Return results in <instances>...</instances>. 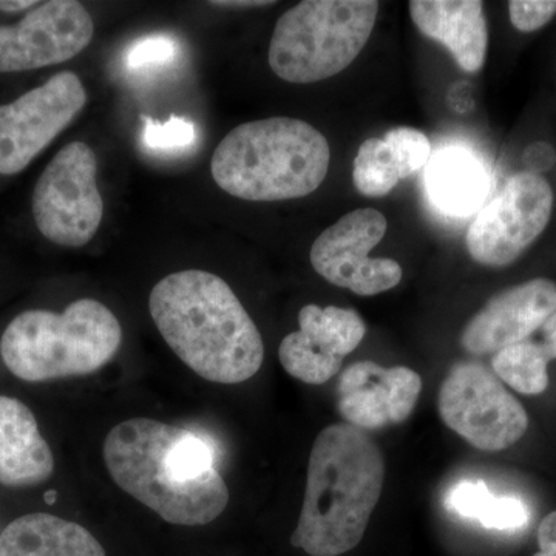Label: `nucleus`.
<instances>
[{"instance_id":"nucleus-1","label":"nucleus","mask_w":556,"mask_h":556,"mask_svg":"<svg viewBox=\"0 0 556 556\" xmlns=\"http://www.w3.org/2000/svg\"><path fill=\"white\" fill-rule=\"evenodd\" d=\"M105 467L121 490L175 526H206L229 504L203 439L148 417L124 420L104 441Z\"/></svg>"},{"instance_id":"nucleus-2","label":"nucleus","mask_w":556,"mask_h":556,"mask_svg":"<svg viewBox=\"0 0 556 556\" xmlns=\"http://www.w3.org/2000/svg\"><path fill=\"white\" fill-rule=\"evenodd\" d=\"M149 309L167 345L200 378L233 386L262 368V334L222 277L201 269L170 274L153 287Z\"/></svg>"},{"instance_id":"nucleus-3","label":"nucleus","mask_w":556,"mask_h":556,"mask_svg":"<svg viewBox=\"0 0 556 556\" xmlns=\"http://www.w3.org/2000/svg\"><path fill=\"white\" fill-rule=\"evenodd\" d=\"M386 463L361 428L334 424L311 450L305 500L291 544L311 556H340L361 544L382 496Z\"/></svg>"},{"instance_id":"nucleus-4","label":"nucleus","mask_w":556,"mask_h":556,"mask_svg":"<svg viewBox=\"0 0 556 556\" xmlns=\"http://www.w3.org/2000/svg\"><path fill=\"white\" fill-rule=\"evenodd\" d=\"M331 163L328 139L306 121L276 116L230 130L211 160L218 188L247 201L303 199L320 188Z\"/></svg>"},{"instance_id":"nucleus-5","label":"nucleus","mask_w":556,"mask_h":556,"mask_svg":"<svg viewBox=\"0 0 556 556\" xmlns=\"http://www.w3.org/2000/svg\"><path fill=\"white\" fill-rule=\"evenodd\" d=\"M123 342L115 314L93 299L70 303L64 313L20 314L0 339V356L27 382L87 376L112 361Z\"/></svg>"},{"instance_id":"nucleus-6","label":"nucleus","mask_w":556,"mask_h":556,"mask_svg":"<svg viewBox=\"0 0 556 556\" xmlns=\"http://www.w3.org/2000/svg\"><path fill=\"white\" fill-rule=\"evenodd\" d=\"M375 0H305L281 14L270 38L269 67L291 84L332 78L350 67L371 38Z\"/></svg>"},{"instance_id":"nucleus-7","label":"nucleus","mask_w":556,"mask_h":556,"mask_svg":"<svg viewBox=\"0 0 556 556\" xmlns=\"http://www.w3.org/2000/svg\"><path fill=\"white\" fill-rule=\"evenodd\" d=\"M97 174V155L80 141L64 146L40 174L33 192V217L51 243L83 248L97 236L104 215Z\"/></svg>"},{"instance_id":"nucleus-8","label":"nucleus","mask_w":556,"mask_h":556,"mask_svg":"<svg viewBox=\"0 0 556 556\" xmlns=\"http://www.w3.org/2000/svg\"><path fill=\"white\" fill-rule=\"evenodd\" d=\"M450 430L484 452L510 448L525 437L529 416L496 375L473 362L450 369L438 399Z\"/></svg>"},{"instance_id":"nucleus-9","label":"nucleus","mask_w":556,"mask_h":556,"mask_svg":"<svg viewBox=\"0 0 556 556\" xmlns=\"http://www.w3.org/2000/svg\"><path fill=\"white\" fill-rule=\"evenodd\" d=\"M552 211L554 190L547 179L535 172L514 175L468 228V254L492 268L511 265L547 228Z\"/></svg>"},{"instance_id":"nucleus-10","label":"nucleus","mask_w":556,"mask_h":556,"mask_svg":"<svg viewBox=\"0 0 556 556\" xmlns=\"http://www.w3.org/2000/svg\"><path fill=\"white\" fill-rule=\"evenodd\" d=\"M387 229L386 215L376 208L350 212L314 241L311 265L329 283L364 298L390 291L401 283V265L396 260L368 257Z\"/></svg>"},{"instance_id":"nucleus-11","label":"nucleus","mask_w":556,"mask_h":556,"mask_svg":"<svg viewBox=\"0 0 556 556\" xmlns=\"http://www.w3.org/2000/svg\"><path fill=\"white\" fill-rule=\"evenodd\" d=\"M87 91L73 72H61L11 104L0 105V175L27 169L86 108Z\"/></svg>"},{"instance_id":"nucleus-12","label":"nucleus","mask_w":556,"mask_h":556,"mask_svg":"<svg viewBox=\"0 0 556 556\" xmlns=\"http://www.w3.org/2000/svg\"><path fill=\"white\" fill-rule=\"evenodd\" d=\"M94 35L89 11L76 0L38 3L14 25L0 27V73L62 64L86 50Z\"/></svg>"},{"instance_id":"nucleus-13","label":"nucleus","mask_w":556,"mask_h":556,"mask_svg":"<svg viewBox=\"0 0 556 556\" xmlns=\"http://www.w3.org/2000/svg\"><path fill=\"white\" fill-rule=\"evenodd\" d=\"M299 325V331L281 340L278 358L289 376L309 386H321L334 378L343 358L367 334L364 318L354 309L339 306H303Z\"/></svg>"},{"instance_id":"nucleus-14","label":"nucleus","mask_w":556,"mask_h":556,"mask_svg":"<svg viewBox=\"0 0 556 556\" xmlns=\"http://www.w3.org/2000/svg\"><path fill=\"white\" fill-rule=\"evenodd\" d=\"M420 391L422 379L413 369L356 362L340 376L339 412L350 426L378 430L407 420Z\"/></svg>"},{"instance_id":"nucleus-15","label":"nucleus","mask_w":556,"mask_h":556,"mask_svg":"<svg viewBox=\"0 0 556 556\" xmlns=\"http://www.w3.org/2000/svg\"><path fill=\"white\" fill-rule=\"evenodd\" d=\"M555 311L556 283L533 278L490 299L464 328L460 345L477 356L500 353L529 339Z\"/></svg>"},{"instance_id":"nucleus-16","label":"nucleus","mask_w":556,"mask_h":556,"mask_svg":"<svg viewBox=\"0 0 556 556\" xmlns=\"http://www.w3.org/2000/svg\"><path fill=\"white\" fill-rule=\"evenodd\" d=\"M409 16L417 30L450 51L464 72L484 65L489 28L484 5L478 0H412Z\"/></svg>"},{"instance_id":"nucleus-17","label":"nucleus","mask_w":556,"mask_h":556,"mask_svg":"<svg viewBox=\"0 0 556 556\" xmlns=\"http://www.w3.org/2000/svg\"><path fill=\"white\" fill-rule=\"evenodd\" d=\"M54 457L31 409L0 396V484L31 486L53 475Z\"/></svg>"},{"instance_id":"nucleus-18","label":"nucleus","mask_w":556,"mask_h":556,"mask_svg":"<svg viewBox=\"0 0 556 556\" xmlns=\"http://www.w3.org/2000/svg\"><path fill=\"white\" fill-rule=\"evenodd\" d=\"M426 186L431 203L450 215L466 218L482 208L490 192L489 170L466 149L441 150L427 164Z\"/></svg>"},{"instance_id":"nucleus-19","label":"nucleus","mask_w":556,"mask_h":556,"mask_svg":"<svg viewBox=\"0 0 556 556\" xmlns=\"http://www.w3.org/2000/svg\"><path fill=\"white\" fill-rule=\"evenodd\" d=\"M0 556H105V551L86 527L49 514H30L3 530Z\"/></svg>"},{"instance_id":"nucleus-20","label":"nucleus","mask_w":556,"mask_h":556,"mask_svg":"<svg viewBox=\"0 0 556 556\" xmlns=\"http://www.w3.org/2000/svg\"><path fill=\"white\" fill-rule=\"evenodd\" d=\"M551 361L543 343L525 340L496 353L492 367L496 378L518 393L536 396L547 390V365Z\"/></svg>"},{"instance_id":"nucleus-21","label":"nucleus","mask_w":556,"mask_h":556,"mask_svg":"<svg viewBox=\"0 0 556 556\" xmlns=\"http://www.w3.org/2000/svg\"><path fill=\"white\" fill-rule=\"evenodd\" d=\"M353 181L357 192L369 199H380L396 188L401 181L399 170L382 139L362 142L354 159Z\"/></svg>"},{"instance_id":"nucleus-22","label":"nucleus","mask_w":556,"mask_h":556,"mask_svg":"<svg viewBox=\"0 0 556 556\" xmlns=\"http://www.w3.org/2000/svg\"><path fill=\"white\" fill-rule=\"evenodd\" d=\"M390 149L399 178L405 179L427 167L431 160V144L426 135L413 127H396L382 139Z\"/></svg>"},{"instance_id":"nucleus-23","label":"nucleus","mask_w":556,"mask_h":556,"mask_svg":"<svg viewBox=\"0 0 556 556\" xmlns=\"http://www.w3.org/2000/svg\"><path fill=\"white\" fill-rule=\"evenodd\" d=\"M197 127L192 121L172 116L166 123H156L144 118V142L149 149L170 150L188 149L195 142Z\"/></svg>"},{"instance_id":"nucleus-24","label":"nucleus","mask_w":556,"mask_h":556,"mask_svg":"<svg viewBox=\"0 0 556 556\" xmlns=\"http://www.w3.org/2000/svg\"><path fill=\"white\" fill-rule=\"evenodd\" d=\"M492 497L493 495L484 482L460 481L450 490L444 504L453 514L479 522Z\"/></svg>"},{"instance_id":"nucleus-25","label":"nucleus","mask_w":556,"mask_h":556,"mask_svg":"<svg viewBox=\"0 0 556 556\" xmlns=\"http://www.w3.org/2000/svg\"><path fill=\"white\" fill-rule=\"evenodd\" d=\"M175 50L177 47L169 36H148L135 42L127 51L126 65L130 70H141L169 64L174 60Z\"/></svg>"},{"instance_id":"nucleus-26","label":"nucleus","mask_w":556,"mask_h":556,"mask_svg":"<svg viewBox=\"0 0 556 556\" xmlns=\"http://www.w3.org/2000/svg\"><path fill=\"white\" fill-rule=\"evenodd\" d=\"M556 0H511L508 16L511 25L522 33L540 30L554 20Z\"/></svg>"},{"instance_id":"nucleus-27","label":"nucleus","mask_w":556,"mask_h":556,"mask_svg":"<svg viewBox=\"0 0 556 556\" xmlns=\"http://www.w3.org/2000/svg\"><path fill=\"white\" fill-rule=\"evenodd\" d=\"M529 521V511L517 497L493 496L484 515L479 519L485 529L517 530Z\"/></svg>"},{"instance_id":"nucleus-28","label":"nucleus","mask_w":556,"mask_h":556,"mask_svg":"<svg viewBox=\"0 0 556 556\" xmlns=\"http://www.w3.org/2000/svg\"><path fill=\"white\" fill-rule=\"evenodd\" d=\"M540 552L533 556H556V510L548 514L538 527Z\"/></svg>"},{"instance_id":"nucleus-29","label":"nucleus","mask_w":556,"mask_h":556,"mask_svg":"<svg viewBox=\"0 0 556 556\" xmlns=\"http://www.w3.org/2000/svg\"><path fill=\"white\" fill-rule=\"evenodd\" d=\"M530 150H532L533 153H536V156L527 155V153H526V163H527V166H530V169L543 170V169H541L540 160H544V163H546L548 167H551L552 164H554L555 153H554V150L548 148V146L536 144V146H532V148H530Z\"/></svg>"},{"instance_id":"nucleus-30","label":"nucleus","mask_w":556,"mask_h":556,"mask_svg":"<svg viewBox=\"0 0 556 556\" xmlns=\"http://www.w3.org/2000/svg\"><path fill=\"white\" fill-rule=\"evenodd\" d=\"M541 329H543L544 339H546L543 345L546 348L548 356L554 361L556 358V311L547 318L546 324Z\"/></svg>"},{"instance_id":"nucleus-31","label":"nucleus","mask_w":556,"mask_h":556,"mask_svg":"<svg viewBox=\"0 0 556 556\" xmlns=\"http://www.w3.org/2000/svg\"><path fill=\"white\" fill-rule=\"evenodd\" d=\"M36 5H38V2H35V0H0V11H5V13H17V11L31 9Z\"/></svg>"},{"instance_id":"nucleus-32","label":"nucleus","mask_w":556,"mask_h":556,"mask_svg":"<svg viewBox=\"0 0 556 556\" xmlns=\"http://www.w3.org/2000/svg\"><path fill=\"white\" fill-rule=\"evenodd\" d=\"M211 5L222 7V9H258V7H268L274 5V2H260V0H254V2H211Z\"/></svg>"},{"instance_id":"nucleus-33","label":"nucleus","mask_w":556,"mask_h":556,"mask_svg":"<svg viewBox=\"0 0 556 556\" xmlns=\"http://www.w3.org/2000/svg\"><path fill=\"white\" fill-rule=\"evenodd\" d=\"M46 500L49 501L50 504H53L54 493L53 492L47 493Z\"/></svg>"}]
</instances>
